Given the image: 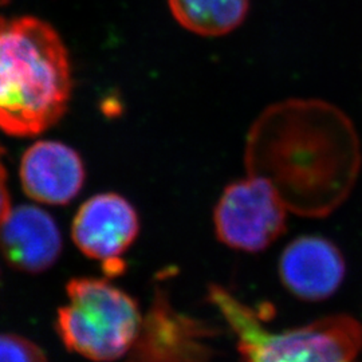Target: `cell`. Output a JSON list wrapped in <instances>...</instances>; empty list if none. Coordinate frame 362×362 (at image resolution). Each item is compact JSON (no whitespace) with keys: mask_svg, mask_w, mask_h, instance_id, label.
Masks as SVG:
<instances>
[{"mask_svg":"<svg viewBox=\"0 0 362 362\" xmlns=\"http://www.w3.org/2000/svg\"><path fill=\"white\" fill-rule=\"evenodd\" d=\"M361 161L349 117L318 100L269 106L248 132V175L272 181L288 208L329 211L349 194Z\"/></svg>","mask_w":362,"mask_h":362,"instance_id":"1","label":"cell"},{"mask_svg":"<svg viewBox=\"0 0 362 362\" xmlns=\"http://www.w3.org/2000/svg\"><path fill=\"white\" fill-rule=\"evenodd\" d=\"M71 95L66 46L49 23L0 18V130L35 136L65 115Z\"/></svg>","mask_w":362,"mask_h":362,"instance_id":"2","label":"cell"},{"mask_svg":"<svg viewBox=\"0 0 362 362\" xmlns=\"http://www.w3.org/2000/svg\"><path fill=\"white\" fill-rule=\"evenodd\" d=\"M207 298L231 329L240 362H357L361 351V325L350 315L272 330L263 311L254 310L223 286H208Z\"/></svg>","mask_w":362,"mask_h":362,"instance_id":"3","label":"cell"},{"mask_svg":"<svg viewBox=\"0 0 362 362\" xmlns=\"http://www.w3.org/2000/svg\"><path fill=\"white\" fill-rule=\"evenodd\" d=\"M66 293L55 325L66 348L94 362L128 357L143 324L137 299L100 278H74Z\"/></svg>","mask_w":362,"mask_h":362,"instance_id":"4","label":"cell"},{"mask_svg":"<svg viewBox=\"0 0 362 362\" xmlns=\"http://www.w3.org/2000/svg\"><path fill=\"white\" fill-rule=\"evenodd\" d=\"M287 204L272 181L258 175L228 184L214 208L220 243L257 254L267 250L287 228Z\"/></svg>","mask_w":362,"mask_h":362,"instance_id":"5","label":"cell"},{"mask_svg":"<svg viewBox=\"0 0 362 362\" xmlns=\"http://www.w3.org/2000/svg\"><path fill=\"white\" fill-rule=\"evenodd\" d=\"M141 230L140 215L129 200L116 192L94 194L78 209L71 236L79 251L101 263L107 276L127 272L125 254Z\"/></svg>","mask_w":362,"mask_h":362,"instance_id":"6","label":"cell"},{"mask_svg":"<svg viewBox=\"0 0 362 362\" xmlns=\"http://www.w3.org/2000/svg\"><path fill=\"white\" fill-rule=\"evenodd\" d=\"M219 333L216 326L176 310L157 285L128 362H211L214 350L207 341Z\"/></svg>","mask_w":362,"mask_h":362,"instance_id":"7","label":"cell"},{"mask_svg":"<svg viewBox=\"0 0 362 362\" xmlns=\"http://www.w3.org/2000/svg\"><path fill=\"white\" fill-rule=\"evenodd\" d=\"M278 275L293 297L321 302L333 297L344 284L346 263L332 240L320 235H300L284 248Z\"/></svg>","mask_w":362,"mask_h":362,"instance_id":"8","label":"cell"},{"mask_svg":"<svg viewBox=\"0 0 362 362\" xmlns=\"http://www.w3.org/2000/svg\"><path fill=\"white\" fill-rule=\"evenodd\" d=\"M86 179L77 152L58 141H39L22 157L21 181L27 196L39 203L64 206L81 192Z\"/></svg>","mask_w":362,"mask_h":362,"instance_id":"9","label":"cell"},{"mask_svg":"<svg viewBox=\"0 0 362 362\" xmlns=\"http://www.w3.org/2000/svg\"><path fill=\"white\" fill-rule=\"evenodd\" d=\"M0 250L13 269L39 274L59 258L62 235L50 214L34 206H19L0 227Z\"/></svg>","mask_w":362,"mask_h":362,"instance_id":"10","label":"cell"},{"mask_svg":"<svg viewBox=\"0 0 362 362\" xmlns=\"http://www.w3.org/2000/svg\"><path fill=\"white\" fill-rule=\"evenodd\" d=\"M173 18L202 37H220L246 19L250 0H168Z\"/></svg>","mask_w":362,"mask_h":362,"instance_id":"11","label":"cell"},{"mask_svg":"<svg viewBox=\"0 0 362 362\" xmlns=\"http://www.w3.org/2000/svg\"><path fill=\"white\" fill-rule=\"evenodd\" d=\"M0 362H47L34 342L15 334H0Z\"/></svg>","mask_w":362,"mask_h":362,"instance_id":"12","label":"cell"},{"mask_svg":"<svg viewBox=\"0 0 362 362\" xmlns=\"http://www.w3.org/2000/svg\"><path fill=\"white\" fill-rule=\"evenodd\" d=\"M4 149L0 146V227L11 212V199L7 188V170L3 163Z\"/></svg>","mask_w":362,"mask_h":362,"instance_id":"13","label":"cell"}]
</instances>
